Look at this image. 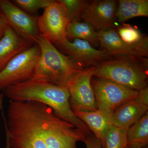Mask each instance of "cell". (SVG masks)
<instances>
[{"instance_id": "obj_5", "label": "cell", "mask_w": 148, "mask_h": 148, "mask_svg": "<svg viewBox=\"0 0 148 148\" xmlns=\"http://www.w3.org/2000/svg\"><path fill=\"white\" fill-rule=\"evenodd\" d=\"M40 103L43 138L47 148H77V143L89 135L59 118L51 108Z\"/></svg>"}, {"instance_id": "obj_23", "label": "cell", "mask_w": 148, "mask_h": 148, "mask_svg": "<svg viewBox=\"0 0 148 148\" xmlns=\"http://www.w3.org/2000/svg\"><path fill=\"white\" fill-rule=\"evenodd\" d=\"M53 0H13L14 5L27 13L31 14L36 13L41 9H45Z\"/></svg>"}, {"instance_id": "obj_13", "label": "cell", "mask_w": 148, "mask_h": 148, "mask_svg": "<svg viewBox=\"0 0 148 148\" xmlns=\"http://www.w3.org/2000/svg\"><path fill=\"white\" fill-rule=\"evenodd\" d=\"M118 1L115 0H94L89 1L82 19L101 31L114 28Z\"/></svg>"}, {"instance_id": "obj_12", "label": "cell", "mask_w": 148, "mask_h": 148, "mask_svg": "<svg viewBox=\"0 0 148 148\" xmlns=\"http://www.w3.org/2000/svg\"><path fill=\"white\" fill-rule=\"evenodd\" d=\"M57 46L83 68L96 67L103 61L113 59L104 51L95 49L90 43L79 39L73 42L66 39Z\"/></svg>"}, {"instance_id": "obj_27", "label": "cell", "mask_w": 148, "mask_h": 148, "mask_svg": "<svg viewBox=\"0 0 148 148\" xmlns=\"http://www.w3.org/2000/svg\"><path fill=\"white\" fill-rule=\"evenodd\" d=\"M127 148H148V147H144V148H128L127 147Z\"/></svg>"}, {"instance_id": "obj_15", "label": "cell", "mask_w": 148, "mask_h": 148, "mask_svg": "<svg viewBox=\"0 0 148 148\" xmlns=\"http://www.w3.org/2000/svg\"><path fill=\"white\" fill-rule=\"evenodd\" d=\"M114 112L98 110L90 112L78 111L74 114L84 122L104 148L106 135L113 126L112 115Z\"/></svg>"}, {"instance_id": "obj_22", "label": "cell", "mask_w": 148, "mask_h": 148, "mask_svg": "<svg viewBox=\"0 0 148 148\" xmlns=\"http://www.w3.org/2000/svg\"><path fill=\"white\" fill-rule=\"evenodd\" d=\"M116 31L121 39L128 44H137L147 38L138 28L125 23L118 27Z\"/></svg>"}, {"instance_id": "obj_25", "label": "cell", "mask_w": 148, "mask_h": 148, "mask_svg": "<svg viewBox=\"0 0 148 148\" xmlns=\"http://www.w3.org/2000/svg\"><path fill=\"white\" fill-rule=\"evenodd\" d=\"M9 26L5 17L2 14H0V39L2 38L8 27Z\"/></svg>"}, {"instance_id": "obj_7", "label": "cell", "mask_w": 148, "mask_h": 148, "mask_svg": "<svg viewBox=\"0 0 148 148\" xmlns=\"http://www.w3.org/2000/svg\"><path fill=\"white\" fill-rule=\"evenodd\" d=\"M91 85L98 109L114 112L122 104L136 97L139 91L110 80L92 78Z\"/></svg>"}, {"instance_id": "obj_14", "label": "cell", "mask_w": 148, "mask_h": 148, "mask_svg": "<svg viewBox=\"0 0 148 148\" xmlns=\"http://www.w3.org/2000/svg\"><path fill=\"white\" fill-rule=\"evenodd\" d=\"M148 88L139 91L135 98L122 104L113 113L114 125L128 129L148 112Z\"/></svg>"}, {"instance_id": "obj_1", "label": "cell", "mask_w": 148, "mask_h": 148, "mask_svg": "<svg viewBox=\"0 0 148 148\" xmlns=\"http://www.w3.org/2000/svg\"><path fill=\"white\" fill-rule=\"evenodd\" d=\"M2 91L10 101H33L45 104L52 109L59 118L91 134L87 125L76 116L71 108L67 87L30 79L6 88Z\"/></svg>"}, {"instance_id": "obj_21", "label": "cell", "mask_w": 148, "mask_h": 148, "mask_svg": "<svg viewBox=\"0 0 148 148\" xmlns=\"http://www.w3.org/2000/svg\"><path fill=\"white\" fill-rule=\"evenodd\" d=\"M128 129L114 126L106 135L103 148H127Z\"/></svg>"}, {"instance_id": "obj_17", "label": "cell", "mask_w": 148, "mask_h": 148, "mask_svg": "<svg viewBox=\"0 0 148 148\" xmlns=\"http://www.w3.org/2000/svg\"><path fill=\"white\" fill-rule=\"evenodd\" d=\"M116 18L123 24L131 18L148 16V0H119L118 1Z\"/></svg>"}, {"instance_id": "obj_11", "label": "cell", "mask_w": 148, "mask_h": 148, "mask_svg": "<svg viewBox=\"0 0 148 148\" xmlns=\"http://www.w3.org/2000/svg\"><path fill=\"white\" fill-rule=\"evenodd\" d=\"M97 33L101 47L109 55L136 58L148 57L147 37L139 43L130 45L121 39L114 28L98 31Z\"/></svg>"}, {"instance_id": "obj_9", "label": "cell", "mask_w": 148, "mask_h": 148, "mask_svg": "<svg viewBox=\"0 0 148 148\" xmlns=\"http://www.w3.org/2000/svg\"><path fill=\"white\" fill-rule=\"evenodd\" d=\"M0 10L14 32L33 45L37 44L40 35L38 17L27 13L9 0H0Z\"/></svg>"}, {"instance_id": "obj_3", "label": "cell", "mask_w": 148, "mask_h": 148, "mask_svg": "<svg viewBox=\"0 0 148 148\" xmlns=\"http://www.w3.org/2000/svg\"><path fill=\"white\" fill-rule=\"evenodd\" d=\"M37 44L40 53L31 79L67 87L85 70L70 56L61 53L41 34Z\"/></svg>"}, {"instance_id": "obj_26", "label": "cell", "mask_w": 148, "mask_h": 148, "mask_svg": "<svg viewBox=\"0 0 148 148\" xmlns=\"http://www.w3.org/2000/svg\"><path fill=\"white\" fill-rule=\"evenodd\" d=\"M6 148H10L8 144V143H6Z\"/></svg>"}, {"instance_id": "obj_28", "label": "cell", "mask_w": 148, "mask_h": 148, "mask_svg": "<svg viewBox=\"0 0 148 148\" xmlns=\"http://www.w3.org/2000/svg\"><path fill=\"white\" fill-rule=\"evenodd\" d=\"M1 14V10H0V14Z\"/></svg>"}, {"instance_id": "obj_6", "label": "cell", "mask_w": 148, "mask_h": 148, "mask_svg": "<svg viewBox=\"0 0 148 148\" xmlns=\"http://www.w3.org/2000/svg\"><path fill=\"white\" fill-rule=\"evenodd\" d=\"M40 53L35 45L12 58L0 72V90L32 79Z\"/></svg>"}, {"instance_id": "obj_10", "label": "cell", "mask_w": 148, "mask_h": 148, "mask_svg": "<svg viewBox=\"0 0 148 148\" xmlns=\"http://www.w3.org/2000/svg\"><path fill=\"white\" fill-rule=\"evenodd\" d=\"M95 67L85 69L68 85L70 106L73 112H90L98 110L91 81Z\"/></svg>"}, {"instance_id": "obj_19", "label": "cell", "mask_w": 148, "mask_h": 148, "mask_svg": "<svg viewBox=\"0 0 148 148\" xmlns=\"http://www.w3.org/2000/svg\"><path fill=\"white\" fill-rule=\"evenodd\" d=\"M66 38L69 40H84L91 45L99 43L97 32L92 25L86 21L70 22L67 28Z\"/></svg>"}, {"instance_id": "obj_24", "label": "cell", "mask_w": 148, "mask_h": 148, "mask_svg": "<svg viewBox=\"0 0 148 148\" xmlns=\"http://www.w3.org/2000/svg\"><path fill=\"white\" fill-rule=\"evenodd\" d=\"M83 142L86 148H103L99 140L92 134L88 135Z\"/></svg>"}, {"instance_id": "obj_20", "label": "cell", "mask_w": 148, "mask_h": 148, "mask_svg": "<svg viewBox=\"0 0 148 148\" xmlns=\"http://www.w3.org/2000/svg\"><path fill=\"white\" fill-rule=\"evenodd\" d=\"M70 22L80 21L90 1L86 0H59Z\"/></svg>"}, {"instance_id": "obj_4", "label": "cell", "mask_w": 148, "mask_h": 148, "mask_svg": "<svg viewBox=\"0 0 148 148\" xmlns=\"http://www.w3.org/2000/svg\"><path fill=\"white\" fill-rule=\"evenodd\" d=\"M147 59L122 57L101 62L95 67L94 76L140 90L147 87Z\"/></svg>"}, {"instance_id": "obj_16", "label": "cell", "mask_w": 148, "mask_h": 148, "mask_svg": "<svg viewBox=\"0 0 148 148\" xmlns=\"http://www.w3.org/2000/svg\"><path fill=\"white\" fill-rule=\"evenodd\" d=\"M33 45L9 26L0 39V72L12 58Z\"/></svg>"}, {"instance_id": "obj_2", "label": "cell", "mask_w": 148, "mask_h": 148, "mask_svg": "<svg viewBox=\"0 0 148 148\" xmlns=\"http://www.w3.org/2000/svg\"><path fill=\"white\" fill-rule=\"evenodd\" d=\"M5 122L10 148H47L43 138L40 103L10 101Z\"/></svg>"}, {"instance_id": "obj_8", "label": "cell", "mask_w": 148, "mask_h": 148, "mask_svg": "<svg viewBox=\"0 0 148 148\" xmlns=\"http://www.w3.org/2000/svg\"><path fill=\"white\" fill-rule=\"evenodd\" d=\"M64 8L58 1H52L38 17L41 34L52 44L59 45L67 39V30L70 23Z\"/></svg>"}, {"instance_id": "obj_18", "label": "cell", "mask_w": 148, "mask_h": 148, "mask_svg": "<svg viewBox=\"0 0 148 148\" xmlns=\"http://www.w3.org/2000/svg\"><path fill=\"white\" fill-rule=\"evenodd\" d=\"M128 148H144L148 143V112L127 131Z\"/></svg>"}]
</instances>
